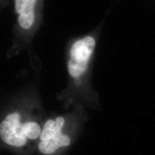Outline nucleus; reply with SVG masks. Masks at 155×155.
Wrapping results in <instances>:
<instances>
[{"label":"nucleus","mask_w":155,"mask_h":155,"mask_svg":"<svg viewBox=\"0 0 155 155\" xmlns=\"http://www.w3.org/2000/svg\"><path fill=\"white\" fill-rule=\"evenodd\" d=\"M95 45V41L91 36L79 40L72 45L70 50L68 71L74 79L80 78L86 71Z\"/></svg>","instance_id":"3"},{"label":"nucleus","mask_w":155,"mask_h":155,"mask_svg":"<svg viewBox=\"0 0 155 155\" xmlns=\"http://www.w3.org/2000/svg\"><path fill=\"white\" fill-rule=\"evenodd\" d=\"M66 118L63 116L50 118L45 121L38 144V148L41 154H54L60 148L71 144V138L66 132Z\"/></svg>","instance_id":"2"},{"label":"nucleus","mask_w":155,"mask_h":155,"mask_svg":"<svg viewBox=\"0 0 155 155\" xmlns=\"http://www.w3.org/2000/svg\"><path fill=\"white\" fill-rule=\"evenodd\" d=\"M43 123L33 102L17 103L0 118V140L12 148L28 149L38 142Z\"/></svg>","instance_id":"1"},{"label":"nucleus","mask_w":155,"mask_h":155,"mask_svg":"<svg viewBox=\"0 0 155 155\" xmlns=\"http://www.w3.org/2000/svg\"><path fill=\"white\" fill-rule=\"evenodd\" d=\"M38 0H15L17 22L23 30L33 27L36 19V7Z\"/></svg>","instance_id":"4"}]
</instances>
